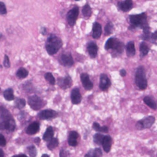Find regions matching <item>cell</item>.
<instances>
[{"label":"cell","instance_id":"obj_1","mask_svg":"<svg viewBox=\"0 0 157 157\" xmlns=\"http://www.w3.org/2000/svg\"><path fill=\"white\" fill-rule=\"evenodd\" d=\"M128 18L129 24L128 29L129 31H134L137 29L142 30L149 25L146 12L129 15Z\"/></svg>","mask_w":157,"mask_h":157},{"label":"cell","instance_id":"obj_2","mask_svg":"<svg viewBox=\"0 0 157 157\" xmlns=\"http://www.w3.org/2000/svg\"><path fill=\"white\" fill-rule=\"evenodd\" d=\"M104 48L106 51L112 50V56L117 57L123 54L125 50V44L117 38L111 37L106 40Z\"/></svg>","mask_w":157,"mask_h":157},{"label":"cell","instance_id":"obj_3","mask_svg":"<svg viewBox=\"0 0 157 157\" xmlns=\"http://www.w3.org/2000/svg\"><path fill=\"white\" fill-rule=\"evenodd\" d=\"M63 43L61 38L55 34H50L45 42V48L49 55H54L62 47Z\"/></svg>","mask_w":157,"mask_h":157},{"label":"cell","instance_id":"obj_4","mask_svg":"<svg viewBox=\"0 0 157 157\" xmlns=\"http://www.w3.org/2000/svg\"><path fill=\"white\" fill-rule=\"evenodd\" d=\"M15 120L5 108L0 107V129L13 131L15 129Z\"/></svg>","mask_w":157,"mask_h":157},{"label":"cell","instance_id":"obj_5","mask_svg":"<svg viewBox=\"0 0 157 157\" xmlns=\"http://www.w3.org/2000/svg\"><path fill=\"white\" fill-rule=\"evenodd\" d=\"M135 82L136 85L141 90H144L147 88L148 80L146 79L143 66H139L136 69L135 74Z\"/></svg>","mask_w":157,"mask_h":157},{"label":"cell","instance_id":"obj_6","mask_svg":"<svg viewBox=\"0 0 157 157\" xmlns=\"http://www.w3.org/2000/svg\"><path fill=\"white\" fill-rule=\"evenodd\" d=\"M155 117L152 115L145 117L136 123L135 125L136 129L138 130L150 129L155 123Z\"/></svg>","mask_w":157,"mask_h":157},{"label":"cell","instance_id":"obj_7","mask_svg":"<svg viewBox=\"0 0 157 157\" xmlns=\"http://www.w3.org/2000/svg\"><path fill=\"white\" fill-rule=\"evenodd\" d=\"M79 15V8L77 6L73 7L67 14V20L68 24L70 27L75 25Z\"/></svg>","mask_w":157,"mask_h":157},{"label":"cell","instance_id":"obj_8","mask_svg":"<svg viewBox=\"0 0 157 157\" xmlns=\"http://www.w3.org/2000/svg\"><path fill=\"white\" fill-rule=\"evenodd\" d=\"M28 104L30 107L33 110H38L43 106V100L37 95H32L29 97Z\"/></svg>","mask_w":157,"mask_h":157},{"label":"cell","instance_id":"obj_9","mask_svg":"<svg viewBox=\"0 0 157 157\" xmlns=\"http://www.w3.org/2000/svg\"><path fill=\"white\" fill-rule=\"evenodd\" d=\"M60 62L62 66L67 67H71L74 64V60L70 52L62 54L60 57Z\"/></svg>","mask_w":157,"mask_h":157},{"label":"cell","instance_id":"obj_10","mask_svg":"<svg viewBox=\"0 0 157 157\" xmlns=\"http://www.w3.org/2000/svg\"><path fill=\"white\" fill-rule=\"evenodd\" d=\"M117 7L119 11L123 13H127L133 8V2L132 0H123L118 2Z\"/></svg>","mask_w":157,"mask_h":157},{"label":"cell","instance_id":"obj_11","mask_svg":"<svg viewBox=\"0 0 157 157\" xmlns=\"http://www.w3.org/2000/svg\"><path fill=\"white\" fill-rule=\"evenodd\" d=\"M112 85V82L107 75L101 73L100 77L99 88L102 91L108 90Z\"/></svg>","mask_w":157,"mask_h":157},{"label":"cell","instance_id":"obj_12","mask_svg":"<svg viewBox=\"0 0 157 157\" xmlns=\"http://www.w3.org/2000/svg\"><path fill=\"white\" fill-rule=\"evenodd\" d=\"M72 78L69 75H67L65 77H60L58 79V85L63 90L70 88L72 86Z\"/></svg>","mask_w":157,"mask_h":157},{"label":"cell","instance_id":"obj_13","mask_svg":"<svg viewBox=\"0 0 157 157\" xmlns=\"http://www.w3.org/2000/svg\"><path fill=\"white\" fill-rule=\"evenodd\" d=\"M87 52L91 59H95L97 56L99 47L96 43L93 41H89L87 44Z\"/></svg>","mask_w":157,"mask_h":157},{"label":"cell","instance_id":"obj_14","mask_svg":"<svg viewBox=\"0 0 157 157\" xmlns=\"http://www.w3.org/2000/svg\"><path fill=\"white\" fill-rule=\"evenodd\" d=\"M80 77L83 87L86 90L90 91L93 89V83L90 79V76L88 73H81Z\"/></svg>","mask_w":157,"mask_h":157},{"label":"cell","instance_id":"obj_15","mask_svg":"<svg viewBox=\"0 0 157 157\" xmlns=\"http://www.w3.org/2000/svg\"><path fill=\"white\" fill-rule=\"evenodd\" d=\"M58 115V113L54 110L52 109H47L43 110L39 113L38 116L42 120H48L54 119Z\"/></svg>","mask_w":157,"mask_h":157},{"label":"cell","instance_id":"obj_16","mask_svg":"<svg viewBox=\"0 0 157 157\" xmlns=\"http://www.w3.org/2000/svg\"><path fill=\"white\" fill-rule=\"evenodd\" d=\"M71 103L73 105H78L81 103L82 100V96L80 93L79 88H76L72 89L70 95Z\"/></svg>","mask_w":157,"mask_h":157},{"label":"cell","instance_id":"obj_17","mask_svg":"<svg viewBox=\"0 0 157 157\" xmlns=\"http://www.w3.org/2000/svg\"><path fill=\"white\" fill-rule=\"evenodd\" d=\"M80 137V135L78 132L75 130H72L70 132L68 137V143L69 145L72 147H76L78 145L77 140Z\"/></svg>","mask_w":157,"mask_h":157},{"label":"cell","instance_id":"obj_18","mask_svg":"<svg viewBox=\"0 0 157 157\" xmlns=\"http://www.w3.org/2000/svg\"><path fill=\"white\" fill-rule=\"evenodd\" d=\"M102 29L101 24L98 22L93 24L92 37L93 39L97 40L100 38L102 35Z\"/></svg>","mask_w":157,"mask_h":157},{"label":"cell","instance_id":"obj_19","mask_svg":"<svg viewBox=\"0 0 157 157\" xmlns=\"http://www.w3.org/2000/svg\"><path fill=\"white\" fill-rule=\"evenodd\" d=\"M125 49L127 57L131 58L136 55V49L134 41H128L125 45Z\"/></svg>","mask_w":157,"mask_h":157},{"label":"cell","instance_id":"obj_20","mask_svg":"<svg viewBox=\"0 0 157 157\" xmlns=\"http://www.w3.org/2000/svg\"><path fill=\"white\" fill-rule=\"evenodd\" d=\"M113 144V139L109 135L104 136V139L102 142V146L104 152L106 153L110 152Z\"/></svg>","mask_w":157,"mask_h":157},{"label":"cell","instance_id":"obj_21","mask_svg":"<svg viewBox=\"0 0 157 157\" xmlns=\"http://www.w3.org/2000/svg\"><path fill=\"white\" fill-rule=\"evenodd\" d=\"M150 48L149 46L145 41H142L139 45V51H140V57L141 59L144 58L148 55L149 52Z\"/></svg>","mask_w":157,"mask_h":157},{"label":"cell","instance_id":"obj_22","mask_svg":"<svg viewBox=\"0 0 157 157\" xmlns=\"http://www.w3.org/2000/svg\"><path fill=\"white\" fill-rule=\"evenodd\" d=\"M151 28L149 25H148L142 29V33L139 36V38L144 41H150V36L151 34Z\"/></svg>","mask_w":157,"mask_h":157},{"label":"cell","instance_id":"obj_23","mask_svg":"<svg viewBox=\"0 0 157 157\" xmlns=\"http://www.w3.org/2000/svg\"><path fill=\"white\" fill-rule=\"evenodd\" d=\"M40 129V125L39 123L34 122L31 123L26 129V132L28 135H33L36 134L38 132Z\"/></svg>","mask_w":157,"mask_h":157},{"label":"cell","instance_id":"obj_24","mask_svg":"<svg viewBox=\"0 0 157 157\" xmlns=\"http://www.w3.org/2000/svg\"><path fill=\"white\" fill-rule=\"evenodd\" d=\"M82 13L83 17L86 20L89 19L92 15L91 7L88 3H86L82 8Z\"/></svg>","mask_w":157,"mask_h":157},{"label":"cell","instance_id":"obj_25","mask_svg":"<svg viewBox=\"0 0 157 157\" xmlns=\"http://www.w3.org/2000/svg\"><path fill=\"white\" fill-rule=\"evenodd\" d=\"M103 156V152L100 148L90 149L84 155L85 157H100Z\"/></svg>","mask_w":157,"mask_h":157},{"label":"cell","instance_id":"obj_26","mask_svg":"<svg viewBox=\"0 0 157 157\" xmlns=\"http://www.w3.org/2000/svg\"><path fill=\"white\" fill-rule=\"evenodd\" d=\"M143 101L145 104L148 106L152 110H156L157 109V103L150 96H146L143 99Z\"/></svg>","mask_w":157,"mask_h":157},{"label":"cell","instance_id":"obj_27","mask_svg":"<svg viewBox=\"0 0 157 157\" xmlns=\"http://www.w3.org/2000/svg\"><path fill=\"white\" fill-rule=\"evenodd\" d=\"M92 128L93 130L100 133H107L109 132V129L106 126H101L98 123L93 122V123Z\"/></svg>","mask_w":157,"mask_h":157},{"label":"cell","instance_id":"obj_28","mask_svg":"<svg viewBox=\"0 0 157 157\" xmlns=\"http://www.w3.org/2000/svg\"><path fill=\"white\" fill-rule=\"evenodd\" d=\"M114 30V25L112 22L109 21L106 23L104 27V35L109 36L113 34Z\"/></svg>","mask_w":157,"mask_h":157},{"label":"cell","instance_id":"obj_29","mask_svg":"<svg viewBox=\"0 0 157 157\" xmlns=\"http://www.w3.org/2000/svg\"><path fill=\"white\" fill-rule=\"evenodd\" d=\"M54 135L53 128L52 126H49L47 129L46 131L43 136V139L46 142H48L53 138Z\"/></svg>","mask_w":157,"mask_h":157},{"label":"cell","instance_id":"obj_30","mask_svg":"<svg viewBox=\"0 0 157 157\" xmlns=\"http://www.w3.org/2000/svg\"><path fill=\"white\" fill-rule=\"evenodd\" d=\"M105 135L101 133H96L93 136V142L99 146L102 145V142Z\"/></svg>","mask_w":157,"mask_h":157},{"label":"cell","instance_id":"obj_31","mask_svg":"<svg viewBox=\"0 0 157 157\" xmlns=\"http://www.w3.org/2000/svg\"><path fill=\"white\" fill-rule=\"evenodd\" d=\"M3 96H4V98L8 101H11V100H14L15 99L14 91H13V89H11V88H9L6 90L4 92Z\"/></svg>","mask_w":157,"mask_h":157},{"label":"cell","instance_id":"obj_32","mask_svg":"<svg viewBox=\"0 0 157 157\" xmlns=\"http://www.w3.org/2000/svg\"><path fill=\"white\" fill-rule=\"evenodd\" d=\"M48 142L47 146L50 150H53L59 146V141L57 138H53Z\"/></svg>","mask_w":157,"mask_h":157},{"label":"cell","instance_id":"obj_33","mask_svg":"<svg viewBox=\"0 0 157 157\" xmlns=\"http://www.w3.org/2000/svg\"><path fill=\"white\" fill-rule=\"evenodd\" d=\"M29 74L28 70L24 67H21L17 71L16 75L18 78L22 79L27 77Z\"/></svg>","mask_w":157,"mask_h":157},{"label":"cell","instance_id":"obj_34","mask_svg":"<svg viewBox=\"0 0 157 157\" xmlns=\"http://www.w3.org/2000/svg\"><path fill=\"white\" fill-rule=\"evenodd\" d=\"M44 77L46 81H47L51 85H54L55 84V78L51 72H47L46 73Z\"/></svg>","mask_w":157,"mask_h":157},{"label":"cell","instance_id":"obj_35","mask_svg":"<svg viewBox=\"0 0 157 157\" xmlns=\"http://www.w3.org/2000/svg\"><path fill=\"white\" fill-rule=\"evenodd\" d=\"M26 105V101L24 99H18L15 102L16 106L18 109H21L23 108Z\"/></svg>","mask_w":157,"mask_h":157},{"label":"cell","instance_id":"obj_36","mask_svg":"<svg viewBox=\"0 0 157 157\" xmlns=\"http://www.w3.org/2000/svg\"><path fill=\"white\" fill-rule=\"evenodd\" d=\"M28 153L30 157H36L37 154V149L34 146L32 145L29 146L27 148Z\"/></svg>","mask_w":157,"mask_h":157},{"label":"cell","instance_id":"obj_37","mask_svg":"<svg viewBox=\"0 0 157 157\" xmlns=\"http://www.w3.org/2000/svg\"><path fill=\"white\" fill-rule=\"evenodd\" d=\"M8 13L6 5L2 2H0V15H4Z\"/></svg>","mask_w":157,"mask_h":157},{"label":"cell","instance_id":"obj_38","mask_svg":"<svg viewBox=\"0 0 157 157\" xmlns=\"http://www.w3.org/2000/svg\"><path fill=\"white\" fill-rule=\"evenodd\" d=\"M157 31H154V32H152L150 36V42L153 44L156 45H157Z\"/></svg>","mask_w":157,"mask_h":157},{"label":"cell","instance_id":"obj_39","mask_svg":"<svg viewBox=\"0 0 157 157\" xmlns=\"http://www.w3.org/2000/svg\"><path fill=\"white\" fill-rule=\"evenodd\" d=\"M3 65L6 68H9L10 67L9 58L8 56L6 54H5V56H4Z\"/></svg>","mask_w":157,"mask_h":157},{"label":"cell","instance_id":"obj_40","mask_svg":"<svg viewBox=\"0 0 157 157\" xmlns=\"http://www.w3.org/2000/svg\"><path fill=\"white\" fill-rule=\"evenodd\" d=\"M70 155V153L68 151L65 149H61L60 152V157H68Z\"/></svg>","mask_w":157,"mask_h":157},{"label":"cell","instance_id":"obj_41","mask_svg":"<svg viewBox=\"0 0 157 157\" xmlns=\"http://www.w3.org/2000/svg\"><path fill=\"white\" fill-rule=\"evenodd\" d=\"M6 145V141L5 137L2 134H0V146H5Z\"/></svg>","mask_w":157,"mask_h":157},{"label":"cell","instance_id":"obj_42","mask_svg":"<svg viewBox=\"0 0 157 157\" xmlns=\"http://www.w3.org/2000/svg\"><path fill=\"white\" fill-rule=\"evenodd\" d=\"M119 75L122 77H124L127 75V71L124 69H122L120 70Z\"/></svg>","mask_w":157,"mask_h":157},{"label":"cell","instance_id":"obj_43","mask_svg":"<svg viewBox=\"0 0 157 157\" xmlns=\"http://www.w3.org/2000/svg\"><path fill=\"white\" fill-rule=\"evenodd\" d=\"M40 32L43 35H45L47 33L46 28L44 26H41V27L40 30Z\"/></svg>","mask_w":157,"mask_h":157},{"label":"cell","instance_id":"obj_44","mask_svg":"<svg viewBox=\"0 0 157 157\" xmlns=\"http://www.w3.org/2000/svg\"><path fill=\"white\" fill-rule=\"evenodd\" d=\"M41 142V139L39 137H37L35 139V142L37 144H38L40 143Z\"/></svg>","mask_w":157,"mask_h":157},{"label":"cell","instance_id":"obj_45","mask_svg":"<svg viewBox=\"0 0 157 157\" xmlns=\"http://www.w3.org/2000/svg\"><path fill=\"white\" fill-rule=\"evenodd\" d=\"M4 152L2 149H0V157H4Z\"/></svg>","mask_w":157,"mask_h":157},{"label":"cell","instance_id":"obj_46","mask_svg":"<svg viewBox=\"0 0 157 157\" xmlns=\"http://www.w3.org/2000/svg\"><path fill=\"white\" fill-rule=\"evenodd\" d=\"M43 157H44V156H47V157H49V155H47V154H44V155H43Z\"/></svg>","mask_w":157,"mask_h":157},{"label":"cell","instance_id":"obj_47","mask_svg":"<svg viewBox=\"0 0 157 157\" xmlns=\"http://www.w3.org/2000/svg\"><path fill=\"white\" fill-rule=\"evenodd\" d=\"M2 34L1 33H0V39L2 38Z\"/></svg>","mask_w":157,"mask_h":157},{"label":"cell","instance_id":"obj_48","mask_svg":"<svg viewBox=\"0 0 157 157\" xmlns=\"http://www.w3.org/2000/svg\"><path fill=\"white\" fill-rule=\"evenodd\" d=\"M75 1L76 2H78L80 1H81V0H75Z\"/></svg>","mask_w":157,"mask_h":157},{"label":"cell","instance_id":"obj_49","mask_svg":"<svg viewBox=\"0 0 157 157\" xmlns=\"http://www.w3.org/2000/svg\"><path fill=\"white\" fill-rule=\"evenodd\" d=\"M0 91H1V88H0Z\"/></svg>","mask_w":157,"mask_h":157}]
</instances>
